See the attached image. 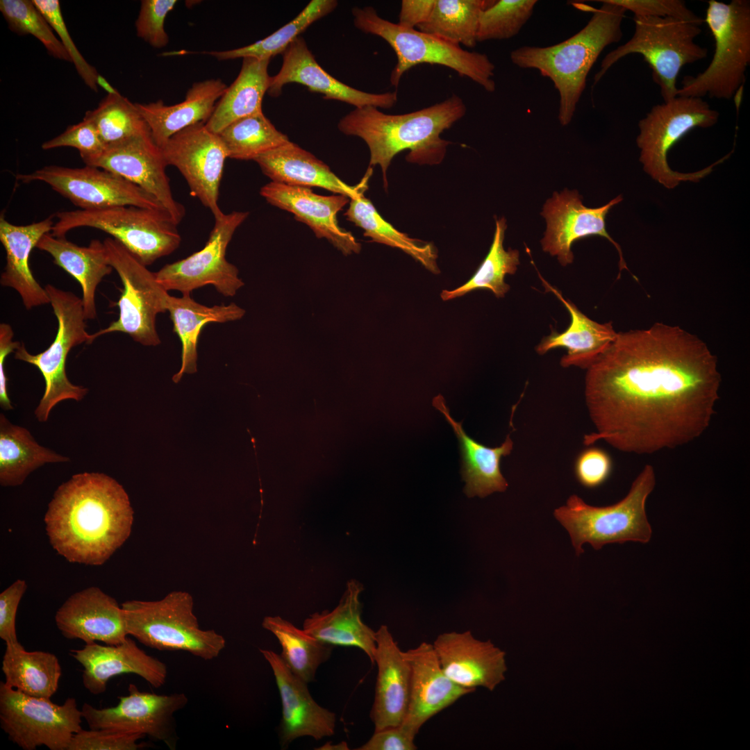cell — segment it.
I'll list each match as a JSON object with an SVG mask.
<instances>
[{
  "label": "cell",
  "instance_id": "cell-1",
  "mask_svg": "<svg viewBox=\"0 0 750 750\" xmlns=\"http://www.w3.org/2000/svg\"><path fill=\"white\" fill-rule=\"evenodd\" d=\"M720 382L715 356L678 326L617 333L587 369L585 401L596 431L583 444L603 440L637 454L686 444L708 428Z\"/></svg>",
  "mask_w": 750,
  "mask_h": 750
},
{
  "label": "cell",
  "instance_id": "cell-2",
  "mask_svg": "<svg viewBox=\"0 0 750 750\" xmlns=\"http://www.w3.org/2000/svg\"><path fill=\"white\" fill-rule=\"evenodd\" d=\"M44 521L53 549L70 562L101 565L128 540L133 510L115 478L99 472L73 475L55 491Z\"/></svg>",
  "mask_w": 750,
  "mask_h": 750
},
{
  "label": "cell",
  "instance_id": "cell-3",
  "mask_svg": "<svg viewBox=\"0 0 750 750\" xmlns=\"http://www.w3.org/2000/svg\"><path fill=\"white\" fill-rule=\"evenodd\" d=\"M462 99L453 94L446 100L409 113L386 114L374 106L356 108L344 116L338 128L347 135L359 137L367 144L369 167H381L384 187L387 170L395 156L409 150L406 160L419 165H438L450 142L440 138L466 113Z\"/></svg>",
  "mask_w": 750,
  "mask_h": 750
},
{
  "label": "cell",
  "instance_id": "cell-4",
  "mask_svg": "<svg viewBox=\"0 0 750 750\" xmlns=\"http://www.w3.org/2000/svg\"><path fill=\"white\" fill-rule=\"evenodd\" d=\"M599 1L602 3L599 8L582 4L581 9L593 15L580 31L566 40L544 47L523 46L510 54L516 66L536 69L553 82L560 97L558 119L562 126L572 121L588 73L600 53L622 37L626 10L609 0Z\"/></svg>",
  "mask_w": 750,
  "mask_h": 750
},
{
  "label": "cell",
  "instance_id": "cell-5",
  "mask_svg": "<svg viewBox=\"0 0 750 750\" xmlns=\"http://www.w3.org/2000/svg\"><path fill=\"white\" fill-rule=\"evenodd\" d=\"M352 15L358 29L383 38L396 53L397 62L390 78L392 85L397 87L403 74L410 68L430 64L449 67L487 92L495 91V66L486 54L469 51L458 44L415 28H403L381 17L371 6L353 7Z\"/></svg>",
  "mask_w": 750,
  "mask_h": 750
},
{
  "label": "cell",
  "instance_id": "cell-6",
  "mask_svg": "<svg viewBox=\"0 0 750 750\" xmlns=\"http://www.w3.org/2000/svg\"><path fill=\"white\" fill-rule=\"evenodd\" d=\"M655 485L653 467L646 465L627 495L619 502L608 506H593L572 494L553 515L568 531L577 556L583 553L582 545L586 542L596 550L609 543H647L652 530L645 505Z\"/></svg>",
  "mask_w": 750,
  "mask_h": 750
},
{
  "label": "cell",
  "instance_id": "cell-7",
  "mask_svg": "<svg viewBox=\"0 0 750 750\" xmlns=\"http://www.w3.org/2000/svg\"><path fill=\"white\" fill-rule=\"evenodd\" d=\"M121 606L128 635L149 648L183 651L210 660L226 647L222 635L200 628L194 599L186 591H172L156 601H126Z\"/></svg>",
  "mask_w": 750,
  "mask_h": 750
},
{
  "label": "cell",
  "instance_id": "cell-8",
  "mask_svg": "<svg viewBox=\"0 0 750 750\" xmlns=\"http://www.w3.org/2000/svg\"><path fill=\"white\" fill-rule=\"evenodd\" d=\"M633 20V36L604 57L593 85L621 58L638 53L651 67L664 101H669L677 96L676 80L682 67L707 56V49L694 42L702 24L672 17L634 16Z\"/></svg>",
  "mask_w": 750,
  "mask_h": 750
},
{
  "label": "cell",
  "instance_id": "cell-9",
  "mask_svg": "<svg viewBox=\"0 0 750 750\" xmlns=\"http://www.w3.org/2000/svg\"><path fill=\"white\" fill-rule=\"evenodd\" d=\"M705 22L715 40L712 59L702 73L683 77L677 96L731 99L750 62V2L710 0Z\"/></svg>",
  "mask_w": 750,
  "mask_h": 750
},
{
  "label": "cell",
  "instance_id": "cell-10",
  "mask_svg": "<svg viewBox=\"0 0 750 750\" xmlns=\"http://www.w3.org/2000/svg\"><path fill=\"white\" fill-rule=\"evenodd\" d=\"M51 234L64 238L78 227L108 233L145 266L168 256L180 245L178 224L162 210L133 206L58 212Z\"/></svg>",
  "mask_w": 750,
  "mask_h": 750
},
{
  "label": "cell",
  "instance_id": "cell-11",
  "mask_svg": "<svg viewBox=\"0 0 750 750\" xmlns=\"http://www.w3.org/2000/svg\"><path fill=\"white\" fill-rule=\"evenodd\" d=\"M719 113L703 98L676 96L654 106L638 124L636 143L640 150V161L653 179L668 189L682 181L699 182L708 175L715 165L692 173L672 170L667 153L685 135L697 127L709 128L718 121Z\"/></svg>",
  "mask_w": 750,
  "mask_h": 750
},
{
  "label": "cell",
  "instance_id": "cell-12",
  "mask_svg": "<svg viewBox=\"0 0 750 750\" xmlns=\"http://www.w3.org/2000/svg\"><path fill=\"white\" fill-rule=\"evenodd\" d=\"M44 288L58 320L54 340L45 351L37 354L30 353L22 343L15 351V359L35 366L44 379V392L34 412L40 422H46L52 408L60 401H80L88 393L87 388L70 382L65 369L71 349L83 342L88 344L90 339L82 299L51 284Z\"/></svg>",
  "mask_w": 750,
  "mask_h": 750
},
{
  "label": "cell",
  "instance_id": "cell-13",
  "mask_svg": "<svg viewBox=\"0 0 750 750\" xmlns=\"http://www.w3.org/2000/svg\"><path fill=\"white\" fill-rule=\"evenodd\" d=\"M103 243L109 263L123 284L122 294L116 303L119 314L118 319L108 327L90 334L88 344L98 337L112 332L126 333L144 346L160 344L156 316L167 311L170 296L168 291L158 282L154 272L117 240L107 238Z\"/></svg>",
  "mask_w": 750,
  "mask_h": 750
},
{
  "label": "cell",
  "instance_id": "cell-14",
  "mask_svg": "<svg viewBox=\"0 0 750 750\" xmlns=\"http://www.w3.org/2000/svg\"><path fill=\"white\" fill-rule=\"evenodd\" d=\"M83 719L74 697L58 705L49 698L30 696L0 683L1 728L24 750L40 746L67 750L73 735L82 729Z\"/></svg>",
  "mask_w": 750,
  "mask_h": 750
},
{
  "label": "cell",
  "instance_id": "cell-15",
  "mask_svg": "<svg viewBox=\"0 0 750 750\" xmlns=\"http://www.w3.org/2000/svg\"><path fill=\"white\" fill-rule=\"evenodd\" d=\"M249 215L248 212L233 211L215 218L205 246L154 272L158 282L167 291L190 293L210 285L225 297L234 296L244 282L237 267L227 260L226 249L235 231Z\"/></svg>",
  "mask_w": 750,
  "mask_h": 750
},
{
  "label": "cell",
  "instance_id": "cell-16",
  "mask_svg": "<svg viewBox=\"0 0 750 750\" xmlns=\"http://www.w3.org/2000/svg\"><path fill=\"white\" fill-rule=\"evenodd\" d=\"M115 706L97 708L85 703L83 718L90 729L138 733L176 749L178 736L174 715L188 703L184 693L157 694L140 691L131 683L128 694L118 697Z\"/></svg>",
  "mask_w": 750,
  "mask_h": 750
},
{
  "label": "cell",
  "instance_id": "cell-17",
  "mask_svg": "<svg viewBox=\"0 0 750 750\" xmlns=\"http://www.w3.org/2000/svg\"><path fill=\"white\" fill-rule=\"evenodd\" d=\"M16 178L24 183H45L81 210L133 206L166 211L155 197L137 185L96 167L48 165L30 174H17Z\"/></svg>",
  "mask_w": 750,
  "mask_h": 750
},
{
  "label": "cell",
  "instance_id": "cell-18",
  "mask_svg": "<svg viewBox=\"0 0 750 750\" xmlns=\"http://www.w3.org/2000/svg\"><path fill=\"white\" fill-rule=\"evenodd\" d=\"M167 165L177 168L185 179L190 194L218 218L224 212L218 205L219 186L228 157L219 134L206 123L190 126L171 137L161 147Z\"/></svg>",
  "mask_w": 750,
  "mask_h": 750
},
{
  "label": "cell",
  "instance_id": "cell-19",
  "mask_svg": "<svg viewBox=\"0 0 750 750\" xmlns=\"http://www.w3.org/2000/svg\"><path fill=\"white\" fill-rule=\"evenodd\" d=\"M88 166L115 173L155 197L178 224L185 215L184 206L172 194L167 165L162 149L152 138L150 129L105 146L97 156L83 160Z\"/></svg>",
  "mask_w": 750,
  "mask_h": 750
},
{
  "label": "cell",
  "instance_id": "cell-20",
  "mask_svg": "<svg viewBox=\"0 0 750 750\" xmlns=\"http://www.w3.org/2000/svg\"><path fill=\"white\" fill-rule=\"evenodd\" d=\"M622 201L619 195L603 206L588 208L583 204L582 197L576 190L565 189L560 192H555L547 200L541 212L547 223L540 241L543 251L556 256L560 265L566 266L574 260L571 247L575 241L599 235L608 240L619 253V276L622 269L628 270L620 246L606 229L607 214Z\"/></svg>",
  "mask_w": 750,
  "mask_h": 750
},
{
  "label": "cell",
  "instance_id": "cell-21",
  "mask_svg": "<svg viewBox=\"0 0 750 750\" xmlns=\"http://www.w3.org/2000/svg\"><path fill=\"white\" fill-rule=\"evenodd\" d=\"M282 54V66L275 76H271L267 91L272 97H278L285 85L295 83L306 86L310 92L323 94L325 99L342 101L356 108L374 106L388 109L397 102V92H367L335 78L318 64L301 36Z\"/></svg>",
  "mask_w": 750,
  "mask_h": 750
},
{
  "label": "cell",
  "instance_id": "cell-22",
  "mask_svg": "<svg viewBox=\"0 0 750 750\" xmlns=\"http://www.w3.org/2000/svg\"><path fill=\"white\" fill-rule=\"evenodd\" d=\"M260 195L271 205L294 215L318 238H324L344 255L358 253L361 244L349 231L341 228L338 214L350 201L342 194H317L309 188L271 181L260 188Z\"/></svg>",
  "mask_w": 750,
  "mask_h": 750
},
{
  "label": "cell",
  "instance_id": "cell-23",
  "mask_svg": "<svg viewBox=\"0 0 750 750\" xmlns=\"http://www.w3.org/2000/svg\"><path fill=\"white\" fill-rule=\"evenodd\" d=\"M433 646L444 674L460 687L492 691L505 679V652L489 640L476 639L469 631L440 634Z\"/></svg>",
  "mask_w": 750,
  "mask_h": 750
},
{
  "label": "cell",
  "instance_id": "cell-24",
  "mask_svg": "<svg viewBox=\"0 0 750 750\" xmlns=\"http://www.w3.org/2000/svg\"><path fill=\"white\" fill-rule=\"evenodd\" d=\"M69 654L83 666V684L94 695L106 692L111 678L124 674L138 675L155 688L163 685L167 677L166 664L148 655L128 636L119 644H85Z\"/></svg>",
  "mask_w": 750,
  "mask_h": 750
},
{
  "label": "cell",
  "instance_id": "cell-25",
  "mask_svg": "<svg viewBox=\"0 0 750 750\" xmlns=\"http://www.w3.org/2000/svg\"><path fill=\"white\" fill-rule=\"evenodd\" d=\"M55 622L65 638L85 644H119L128 636L122 606L95 586L69 597L58 609Z\"/></svg>",
  "mask_w": 750,
  "mask_h": 750
},
{
  "label": "cell",
  "instance_id": "cell-26",
  "mask_svg": "<svg viewBox=\"0 0 750 750\" xmlns=\"http://www.w3.org/2000/svg\"><path fill=\"white\" fill-rule=\"evenodd\" d=\"M403 655L411 676L408 707L400 725L415 736L431 717L474 690L456 685L444 674L433 644L423 642Z\"/></svg>",
  "mask_w": 750,
  "mask_h": 750
},
{
  "label": "cell",
  "instance_id": "cell-27",
  "mask_svg": "<svg viewBox=\"0 0 750 750\" xmlns=\"http://www.w3.org/2000/svg\"><path fill=\"white\" fill-rule=\"evenodd\" d=\"M260 651L272 668L281 697L282 744L304 736L321 740L334 735L335 714L313 699L308 683L290 670L279 654L268 649Z\"/></svg>",
  "mask_w": 750,
  "mask_h": 750
},
{
  "label": "cell",
  "instance_id": "cell-28",
  "mask_svg": "<svg viewBox=\"0 0 750 750\" xmlns=\"http://www.w3.org/2000/svg\"><path fill=\"white\" fill-rule=\"evenodd\" d=\"M374 663L378 672L370 717L376 731L400 725L410 698V666L385 625L376 631Z\"/></svg>",
  "mask_w": 750,
  "mask_h": 750
},
{
  "label": "cell",
  "instance_id": "cell-29",
  "mask_svg": "<svg viewBox=\"0 0 750 750\" xmlns=\"http://www.w3.org/2000/svg\"><path fill=\"white\" fill-rule=\"evenodd\" d=\"M265 175L272 182L304 188L316 187L350 199L368 188L372 174L369 167L360 182L349 185L335 174L330 167L310 152L289 141L255 159Z\"/></svg>",
  "mask_w": 750,
  "mask_h": 750
},
{
  "label": "cell",
  "instance_id": "cell-30",
  "mask_svg": "<svg viewBox=\"0 0 750 750\" xmlns=\"http://www.w3.org/2000/svg\"><path fill=\"white\" fill-rule=\"evenodd\" d=\"M53 225V215L27 225H15L3 214L0 217V240L6 253L0 283L16 290L27 310L50 303L45 288L35 279L28 260L32 249Z\"/></svg>",
  "mask_w": 750,
  "mask_h": 750
},
{
  "label": "cell",
  "instance_id": "cell-31",
  "mask_svg": "<svg viewBox=\"0 0 750 750\" xmlns=\"http://www.w3.org/2000/svg\"><path fill=\"white\" fill-rule=\"evenodd\" d=\"M538 273L545 290L552 292L569 311L571 322L565 331H552L544 337L536 347V351L544 355L551 349L563 347L567 353L560 359L562 367L574 366L587 369L611 345L617 333L612 322L601 324L589 318Z\"/></svg>",
  "mask_w": 750,
  "mask_h": 750
},
{
  "label": "cell",
  "instance_id": "cell-32",
  "mask_svg": "<svg viewBox=\"0 0 750 750\" xmlns=\"http://www.w3.org/2000/svg\"><path fill=\"white\" fill-rule=\"evenodd\" d=\"M433 405L442 412L451 426L459 442L461 456L460 473L465 485L464 492L468 497L483 498L495 492H504L508 484L501 471V460L510 454L513 442L508 433L504 442L497 447H488L469 436L462 424L450 415L444 399L438 394Z\"/></svg>",
  "mask_w": 750,
  "mask_h": 750
},
{
  "label": "cell",
  "instance_id": "cell-33",
  "mask_svg": "<svg viewBox=\"0 0 750 750\" xmlns=\"http://www.w3.org/2000/svg\"><path fill=\"white\" fill-rule=\"evenodd\" d=\"M226 88L221 79H208L194 83L188 90L184 101L179 103L167 106L158 100L135 104L148 125L153 140L161 148L181 131L198 123H206Z\"/></svg>",
  "mask_w": 750,
  "mask_h": 750
},
{
  "label": "cell",
  "instance_id": "cell-34",
  "mask_svg": "<svg viewBox=\"0 0 750 750\" xmlns=\"http://www.w3.org/2000/svg\"><path fill=\"white\" fill-rule=\"evenodd\" d=\"M362 590L359 581L349 580L336 607L331 611L310 615L303 622V630L331 645L359 648L374 664L376 631L361 618L360 596Z\"/></svg>",
  "mask_w": 750,
  "mask_h": 750
},
{
  "label": "cell",
  "instance_id": "cell-35",
  "mask_svg": "<svg viewBox=\"0 0 750 750\" xmlns=\"http://www.w3.org/2000/svg\"><path fill=\"white\" fill-rule=\"evenodd\" d=\"M36 248L47 252L53 262L62 268L81 285L83 304L86 319L97 317L95 292L102 279L113 268L109 263L103 242L93 240L88 247H80L68 241L65 237L57 238L51 233L44 235Z\"/></svg>",
  "mask_w": 750,
  "mask_h": 750
},
{
  "label": "cell",
  "instance_id": "cell-36",
  "mask_svg": "<svg viewBox=\"0 0 750 750\" xmlns=\"http://www.w3.org/2000/svg\"><path fill=\"white\" fill-rule=\"evenodd\" d=\"M167 311L173 323V331L181 342V367L172 380L177 383L184 374L197 372V344L203 326L208 323H225L240 319L245 310L235 304L209 307L197 302L190 293L181 297L169 296Z\"/></svg>",
  "mask_w": 750,
  "mask_h": 750
},
{
  "label": "cell",
  "instance_id": "cell-37",
  "mask_svg": "<svg viewBox=\"0 0 750 750\" xmlns=\"http://www.w3.org/2000/svg\"><path fill=\"white\" fill-rule=\"evenodd\" d=\"M269 62L250 57L242 58L238 77L227 87L206 123L209 130L219 134L239 119L262 112V99L271 80L267 70Z\"/></svg>",
  "mask_w": 750,
  "mask_h": 750
},
{
  "label": "cell",
  "instance_id": "cell-38",
  "mask_svg": "<svg viewBox=\"0 0 750 750\" xmlns=\"http://www.w3.org/2000/svg\"><path fill=\"white\" fill-rule=\"evenodd\" d=\"M69 460L68 457L40 445L26 428L12 424L1 413V485H20L32 472L44 464Z\"/></svg>",
  "mask_w": 750,
  "mask_h": 750
},
{
  "label": "cell",
  "instance_id": "cell-39",
  "mask_svg": "<svg viewBox=\"0 0 750 750\" xmlns=\"http://www.w3.org/2000/svg\"><path fill=\"white\" fill-rule=\"evenodd\" d=\"M1 670L6 685L30 696L49 699L56 692L62 674L55 654L27 651L20 642L6 645Z\"/></svg>",
  "mask_w": 750,
  "mask_h": 750
},
{
  "label": "cell",
  "instance_id": "cell-40",
  "mask_svg": "<svg viewBox=\"0 0 750 750\" xmlns=\"http://www.w3.org/2000/svg\"><path fill=\"white\" fill-rule=\"evenodd\" d=\"M344 215L348 221L362 228L364 236L371 238L372 242L399 249L431 272H440L433 245L411 238L396 229L380 215L364 194L350 199L349 206Z\"/></svg>",
  "mask_w": 750,
  "mask_h": 750
},
{
  "label": "cell",
  "instance_id": "cell-41",
  "mask_svg": "<svg viewBox=\"0 0 750 750\" xmlns=\"http://www.w3.org/2000/svg\"><path fill=\"white\" fill-rule=\"evenodd\" d=\"M262 626L277 638L282 649L279 655L290 670L306 683L314 681L318 667L330 658L332 645L280 616L265 617Z\"/></svg>",
  "mask_w": 750,
  "mask_h": 750
},
{
  "label": "cell",
  "instance_id": "cell-42",
  "mask_svg": "<svg viewBox=\"0 0 750 750\" xmlns=\"http://www.w3.org/2000/svg\"><path fill=\"white\" fill-rule=\"evenodd\" d=\"M494 1L435 0L428 19L416 29L472 48L477 42L481 12Z\"/></svg>",
  "mask_w": 750,
  "mask_h": 750
},
{
  "label": "cell",
  "instance_id": "cell-43",
  "mask_svg": "<svg viewBox=\"0 0 750 750\" xmlns=\"http://www.w3.org/2000/svg\"><path fill=\"white\" fill-rule=\"evenodd\" d=\"M506 228L504 217L496 219L492 243L485 258L467 282L452 290H444L440 294L442 300L453 299L478 289L491 290L497 297L505 296L510 290L505 277L514 274L519 265V251L503 247Z\"/></svg>",
  "mask_w": 750,
  "mask_h": 750
},
{
  "label": "cell",
  "instance_id": "cell-44",
  "mask_svg": "<svg viewBox=\"0 0 750 750\" xmlns=\"http://www.w3.org/2000/svg\"><path fill=\"white\" fill-rule=\"evenodd\" d=\"M338 4L335 0H312L295 18L262 40L240 48L203 53L210 55L219 60L247 57L271 60L275 56L283 53L307 28L331 13Z\"/></svg>",
  "mask_w": 750,
  "mask_h": 750
},
{
  "label": "cell",
  "instance_id": "cell-45",
  "mask_svg": "<svg viewBox=\"0 0 750 750\" xmlns=\"http://www.w3.org/2000/svg\"><path fill=\"white\" fill-rule=\"evenodd\" d=\"M219 135L228 157L242 160H255L290 141L288 135L277 130L263 112L233 122Z\"/></svg>",
  "mask_w": 750,
  "mask_h": 750
},
{
  "label": "cell",
  "instance_id": "cell-46",
  "mask_svg": "<svg viewBox=\"0 0 750 750\" xmlns=\"http://www.w3.org/2000/svg\"><path fill=\"white\" fill-rule=\"evenodd\" d=\"M83 119L94 126L105 146L149 129L135 103L119 94H108Z\"/></svg>",
  "mask_w": 750,
  "mask_h": 750
},
{
  "label": "cell",
  "instance_id": "cell-47",
  "mask_svg": "<svg viewBox=\"0 0 750 750\" xmlns=\"http://www.w3.org/2000/svg\"><path fill=\"white\" fill-rule=\"evenodd\" d=\"M0 10L12 31L19 35H33L51 56L72 62L50 24L32 1L1 0Z\"/></svg>",
  "mask_w": 750,
  "mask_h": 750
},
{
  "label": "cell",
  "instance_id": "cell-48",
  "mask_svg": "<svg viewBox=\"0 0 750 750\" xmlns=\"http://www.w3.org/2000/svg\"><path fill=\"white\" fill-rule=\"evenodd\" d=\"M536 0H499L481 14L477 42L506 40L517 35L531 17Z\"/></svg>",
  "mask_w": 750,
  "mask_h": 750
},
{
  "label": "cell",
  "instance_id": "cell-49",
  "mask_svg": "<svg viewBox=\"0 0 750 750\" xmlns=\"http://www.w3.org/2000/svg\"><path fill=\"white\" fill-rule=\"evenodd\" d=\"M32 1L44 16L52 29L58 35L60 41L85 83L94 92H97L98 86L96 78L99 73L85 60L74 43L63 19L59 1L33 0Z\"/></svg>",
  "mask_w": 750,
  "mask_h": 750
},
{
  "label": "cell",
  "instance_id": "cell-50",
  "mask_svg": "<svg viewBox=\"0 0 750 750\" xmlns=\"http://www.w3.org/2000/svg\"><path fill=\"white\" fill-rule=\"evenodd\" d=\"M176 3V0L142 1L135 21L137 35L153 48L165 47L169 37L165 30V21Z\"/></svg>",
  "mask_w": 750,
  "mask_h": 750
},
{
  "label": "cell",
  "instance_id": "cell-51",
  "mask_svg": "<svg viewBox=\"0 0 750 750\" xmlns=\"http://www.w3.org/2000/svg\"><path fill=\"white\" fill-rule=\"evenodd\" d=\"M145 736L108 729H81L76 733L67 750H137L144 746L139 741Z\"/></svg>",
  "mask_w": 750,
  "mask_h": 750
},
{
  "label": "cell",
  "instance_id": "cell-52",
  "mask_svg": "<svg viewBox=\"0 0 750 750\" xmlns=\"http://www.w3.org/2000/svg\"><path fill=\"white\" fill-rule=\"evenodd\" d=\"M62 147L76 148L83 160L100 153L105 145L92 123L83 119L82 122L68 126L62 133L42 144L44 150Z\"/></svg>",
  "mask_w": 750,
  "mask_h": 750
},
{
  "label": "cell",
  "instance_id": "cell-53",
  "mask_svg": "<svg viewBox=\"0 0 750 750\" xmlns=\"http://www.w3.org/2000/svg\"><path fill=\"white\" fill-rule=\"evenodd\" d=\"M634 16L672 17L702 24L703 19L697 16L681 0H609Z\"/></svg>",
  "mask_w": 750,
  "mask_h": 750
},
{
  "label": "cell",
  "instance_id": "cell-54",
  "mask_svg": "<svg viewBox=\"0 0 750 750\" xmlns=\"http://www.w3.org/2000/svg\"><path fill=\"white\" fill-rule=\"evenodd\" d=\"M612 469V459L603 449L590 447L576 458L574 474L578 483L587 488H595L604 483Z\"/></svg>",
  "mask_w": 750,
  "mask_h": 750
},
{
  "label": "cell",
  "instance_id": "cell-55",
  "mask_svg": "<svg viewBox=\"0 0 750 750\" xmlns=\"http://www.w3.org/2000/svg\"><path fill=\"white\" fill-rule=\"evenodd\" d=\"M26 588V582L17 579L0 594V638L6 645L19 643L15 628L16 614Z\"/></svg>",
  "mask_w": 750,
  "mask_h": 750
},
{
  "label": "cell",
  "instance_id": "cell-56",
  "mask_svg": "<svg viewBox=\"0 0 750 750\" xmlns=\"http://www.w3.org/2000/svg\"><path fill=\"white\" fill-rule=\"evenodd\" d=\"M415 736L401 725L374 731L371 738L356 750H415Z\"/></svg>",
  "mask_w": 750,
  "mask_h": 750
},
{
  "label": "cell",
  "instance_id": "cell-57",
  "mask_svg": "<svg viewBox=\"0 0 750 750\" xmlns=\"http://www.w3.org/2000/svg\"><path fill=\"white\" fill-rule=\"evenodd\" d=\"M14 332L11 326L6 323L0 324V406L4 410H10L14 408L11 404L8 393V378L5 374L6 358L12 351H15L22 343L12 340Z\"/></svg>",
  "mask_w": 750,
  "mask_h": 750
},
{
  "label": "cell",
  "instance_id": "cell-58",
  "mask_svg": "<svg viewBox=\"0 0 750 750\" xmlns=\"http://www.w3.org/2000/svg\"><path fill=\"white\" fill-rule=\"evenodd\" d=\"M435 0H403L399 15V26L406 28H417L429 17Z\"/></svg>",
  "mask_w": 750,
  "mask_h": 750
},
{
  "label": "cell",
  "instance_id": "cell-59",
  "mask_svg": "<svg viewBox=\"0 0 750 750\" xmlns=\"http://www.w3.org/2000/svg\"><path fill=\"white\" fill-rule=\"evenodd\" d=\"M96 83L97 86H100L105 91L108 92V94H120L115 88H113L110 83L102 75L98 74L96 78Z\"/></svg>",
  "mask_w": 750,
  "mask_h": 750
},
{
  "label": "cell",
  "instance_id": "cell-60",
  "mask_svg": "<svg viewBox=\"0 0 750 750\" xmlns=\"http://www.w3.org/2000/svg\"><path fill=\"white\" fill-rule=\"evenodd\" d=\"M349 748L346 742L342 741L338 744H333L331 742L325 743L319 748L315 749L317 750H348Z\"/></svg>",
  "mask_w": 750,
  "mask_h": 750
}]
</instances>
